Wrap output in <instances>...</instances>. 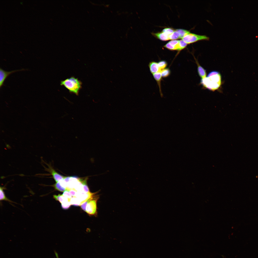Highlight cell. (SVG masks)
<instances>
[{"label":"cell","instance_id":"4fadbf2b","mask_svg":"<svg viewBox=\"0 0 258 258\" xmlns=\"http://www.w3.org/2000/svg\"><path fill=\"white\" fill-rule=\"evenodd\" d=\"M70 200V199L65 197L63 201L61 203V207L63 209L66 210L69 208L71 204Z\"/></svg>","mask_w":258,"mask_h":258},{"label":"cell","instance_id":"603a6c76","mask_svg":"<svg viewBox=\"0 0 258 258\" xmlns=\"http://www.w3.org/2000/svg\"><path fill=\"white\" fill-rule=\"evenodd\" d=\"M62 195L64 197L70 199L72 197V196L70 194L69 190L67 189L64 192Z\"/></svg>","mask_w":258,"mask_h":258},{"label":"cell","instance_id":"277c9868","mask_svg":"<svg viewBox=\"0 0 258 258\" xmlns=\"http://www.w3.org/2000/svg\"><path fill=\"white\" fill-rule=\"evenodd\" d=\"M99 198V195H97L87 204L86 212L88 215L95 216H97V202Z\"/></svg>","mask_w":258,"mask_h":258},{"label":"cell","instance_id":"8992f818","mask_svg":"<svg viewBox=\"0 0 258 258\" xmlns=\"http://www.w3.org/2000/svg\"><path fill=\"white\" fill-rule=\"evenodd\" d=\"M164 46L171 50H177L178 51L181 50L180 40H172L167 43Z\"/></svg>","mask_w":258,"mask_h":258},{"label":"cell","instance_id":"7a4b0ae2","mask_svg":"<svg viewBox=\"0 0 258 258\" xmlns=\"http://www.w3.org/2000/svg\"><path fill=\"white\" fill-rule=\"evenodd\" d=\"M82 83L78 78L71 77L61 81L60 85L63 86L71 93L78 95L82 87Z\"/></svg>","mask_w":258,"mask_h":258},{"label":"cell","instance_id":"e0dca14e","mask_svg":"<svg viewBox=\"0 0 258 258\" xmlns=\"http://www.w3.org/2000/svg\"><path fill=\"white\" fill-rule=\"evenodd\" d=\"M176 30L179 34L180 38L181 39L186 34L190 32L189 31L183 29H176Z\"/></svg>","mask_w":258,"mask_h":258},{"label":"cell","instance_id":"3957f363","mask_svg":"<svg viewBox=\"0 0 258 258\" xmlns=\"http://www.w3.org/2000/svg\"><path fill=\"white\" fill-rule=\"evenodd\" d=\"M209 38L206 36L189 32L185 36L182 40L187 44H189L202 40H208Z\"/></svg>","mask_w":258,"mask_h":258},{"label":"cell","instance_id":"7c38bea8","mask_svg":"<svg viewBox=\"0 0 258 258\" xmlns=\"http://www.w3.org/2000/svg\"><path fill=\"white\" fill-rule=\"evenodd\" d=\"M5 189L4 187H0V201H8L11 203H13L14 202L9 199L6 196L4 190Z\"/></svg>","mask_w":258,"mask_h":258},{"label":"cell","instance_id":"d4e9b609","mask_svg":"<svg viewBox=\"0 0 258 258\" xmlns=\"http://www.w3.org/2000/svg\"><path fill=\"white\" fill-rule=\"evenodd\" d=\"M70 177H66L64 179L65 182L67 183L68 182L70 181Z\"/></svg>","mask_w":258,"mask_h":258},{"label":"cell","instance_id":"9a60e30c","mask_svg":"<svg viewBox=\"0 0 258 258\" xmlns=\"http://www.w3.org/2000/svg\"><path fill=\"white\" fill-rule=\"evenodd\" d=\"M53 186L55 189L60 192H64L66 190V188L62 185L59 182L56 183Z\"/></svg>","mask_w":258,"mask_h":258},{"label":"cell","instance_id":"2e32d148","mask_svg":"<svg viewBox=\"0 0 258 258\" xmlns=\"http://www.w3.org/2000/svg\"><path fill=\"white\" fill-rule=\"evenodd\" d=\"M70 201L71 204L75 206H78L81 204L80 200L78 198H77L76 197L72 196Z\"/></svg>","mask_w":258,"mask_h":258},{"label":"cell","instance_id":"484cf974","mask_svg":"<svg viewBox=\"0 0 258 258\" xmlns=\"http://www.w3.org/2000/svg\"><path fill=\"white\" fill-rule=\"evenodd\" d=\"M55 254L57 258H59L58 254L56 252H55Z\"/></svg>","mask_w":258,"mask_h":258},{"label":"cell","instance_id":"ba28073f","mask_svg":"<svg viewBox=\"0 0 258 258\" xmlns=\"http://www.w3.org/2000/svg\"><path fill=\"white\" fill-rule=\"evenodd\" d=\"M50 168V172L56 183L59 182L62 179H64L65 177H66L63 176L58 173L53 169Z\"/></svg>","mask_w":258,"mask_h":258},{"label":"cell","instance_id":"ac0fdd59","mask_svg":"<svg viewBox=\"0 0 258 258\" xmlns=\"http://www.w3.org/2000/svg\"><path fill=\"white\" fill-rule=\"evenodd\" d=\"M170 40H174L180 38V35L178 32L175 30L171 35L169 36Z\"/></svg>","mask_w":258,"mask_h":258},{"label":"cell","instance_id":"5bb4252c","mask_svg":"<svg viewBox=\"0 0 258 258\" xmlns=\"http://www.w3.org/2000/svg\"><path fill=\"white\" fill-rule=\"evenodd\" d=\"M87 179L86 178L84 180H82L81 179H79L78 180L82 184L84 191L86 193H87L90 192L87 185Z\"/></svg>","mask_w":258,"mask_h":258},{"label":"cell","instance_id":"7402d4cb","mask_svg":"<svg viewBox=\"0 0 258 258\" xmlns=\"http://www.w3.org/2000/svg\"><path fill=\"white\" fill-rule=\"evenodd\" d=\"M173 29L170 28H164L162 30V32L166 34L169 36L174 31Z\"/></svg>","mask_w":258,"mask_h":258},{"label":"cell","instance_id":"6da1fadb","mask_svg":"<svg viewBox=\"0 0 258 258\" xmlns=\"http://www.w3.org/2000/svg\"><path fill=\"white\" fill-rule=\"evenodd\" d=\"M200 83L204 88L214 91L218 90L221 86V75L218 71H212L209 74L207 77L201 79Z\"/></svg>","mask_w":258,"mask_h":258},{"label":"cell","instance_id":"cb8c5ba5","mask_svg":"<svg viewBox=\"0 0 258 258\" xmlns=\"http://www.w3.org/2000/svg\"><path fill=\"white\" fill-rule=\"evenodd\" d=\"M69 192L72 196L75 197L76 195V191L75 189H70Z\"/></svg>","mask_w":258,"mask_h":258},{"label":"cell","instance_id":"ffe728a7","mask_svg":"<svg viewBox=\"0 0 258 258\" xmlns=\"http://www.w3.org/2000/svg\"><path fill=\"white\" fill-rule=\"evenodd\" d=\"M162 77H166L168 76L170 74V71L168 68H165L161 71Z\"/></svg>","mask_w":258,"mask_h":258},{"label":"cell","instance_id":"52a82bcc","mask_svg":"<svg viewBox=\"0 0 258 258\" xmlns=\"http://www.w3.org/2000/svg\"><path fill=\"white\" fill-rule=\"evenodd\" d=\"M195 59L197 65L198 72L199 75L201 79L205 78L206 75V70L200 65L197 60L195 58Z\"/></svg>","mask_w":258,"mask_h":258},{"label":"cell","instance_id":"8fae6325","mask_svg":"<svg viewBox=\"0 0 258 258\" xmlns=\"http://www.w3.org/2000/svg\"><path fill=\"white\" fill-rule=\"evenodd\" d=\"M152 34L156 37L157 38L162 41H167L170 40L169 36L162 32H161L153 33Z\"/></svg>","mask_w":258,"mask_h":258},{"label":"cell","instance_id":"9c48e42d","mask_svg":"<svg viewBox=\"0 0 258 258\" xmlns=\"http://www.w3.org/2000/svg\"><path fill=\"white\" fill-rule=\"evenodd\" d=\"M149 67L151 72L153 74L160 70L157 63L155 61H152L150 63Z\"/></svg>","mask_w":258,"mask_h":258},{"label":"cell","instance_id":"d6986e66","mask_svg":"<svg viewBox=\"0 0 258 258\" xmlns=\"http://www.w3.org/2000/svg\"><path fill=\"white\" fill-rule=\"evenodd\" d=\"M157 63L160 70V71L165 69L167 65V62L165 60L160 61Z\"/></svg>","mask_w":258,"mask_h":258},{"label":"cell","instance_id":"30bf717a","mask_svg":"<svg viewBox=\"0 0 258 258\" xmlns=\"http://www.w3.org/2000/svg\"><path fill=\"white\" fill-rule=\"evenodd\" d=\"M153 75L154 79L156 81L158 85L161 95L162 96L161 87V81L162 77L161 71H158Z\"/></svg>","mask_w":258,"mask_h":258},{"label":"cell","instance_id":"5b68a950","mask_svg":"<svg viewBox=\"0 0 258 258\" xmlns=\"http://www.w3.org/2000/svg\"><path fill=\"white\" fill-rule=\"evenodd\" d=\"M27 70L22 69L20 70H16L11 71H7L3 70L1 68H0V87L4 85L5 81L7 78L10 74L26 70Z\"/></svg>","mask_w":258,"mask_h":258},{"label":"cell","instance_id":"44dd1931","mask_svg":"<svg viewBox=\"0 0 258 258\" xmlns=\"http://www.w3.org/2000/svg\"><path fill=\"white\" fill-rule=\"evenodd\" d=\"M53 198L56 200L58 201L61 203L63 202L65 198L62 194L61 195L60 194H59L58 195H53Z\"/></svg>","mask_w":258,"mask_h":258}]
</instances>
